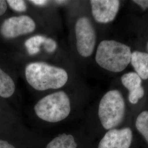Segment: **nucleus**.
I'll use <instances>...</instances> for the list:
<instances>
[{"mask_svg": "<svg viewBox=\"0 0 148 148\" xmlns=\"http://www.w3.org/2000/svg\"><path fill=\"white\" fill-rule=\"evenodd\" d=\"M55 2H57V3H63L64 2H65V1H56Z\"/></svg>", "mask_w": 148, "mask_h": 148, "instance_id": "nucleus-22", "label": "nucleus"}, {"mask_svg": "<svg viewBox=\"0 0 148 148\" xmlns=\"http://www.w3.org/2000/svg\"><path fill=\"white\" fill-rule=\"evenodd\" d=\"M34 110L37 116L45 121H61L70 112L69 97L63 90L46 95L37 102Z\"/></svg>", "mask_w": 148, "mask_h": 148, "instance_id": "nucleus-3", "label": "nucleus"}, {"mask_svg": "<svg viewBox=\"0 0 148 148\" xmlns=\"http://www.w3.org/2000/svg\"><path fill=\"white\" fill-rule=\"evenodd\" d=\"M77 144L71 134H61L54 138L46 148H76Z\"/></svg>", "mask_w": 148, "mask_h": 148, "instance_id": "nucleus-11", "label": "nucleus"}, {"mask_svg": "<svg viewBox=\"0 0 148 148\" xmlns=\"http://www.w3.org/2000/svg\"><path fill=\"white\" fill-rule=\"evenodd\" d=\"M132 137V132L130 128L111 129L101 139L98 148H130Z\"/></svg>", "mask_w": 148, "mask_h": 148, "instance_id": "nucleus-8", "label": "nucleus"}, {"mask_svg": "<svg viewBox=\"0 0 148 148\" xmlns=\"http://www.w3.org/2000/svg\"><path fill=\"white\" fill-rule=\"evenodd\" d=\"M144 95V90L143 87L141 86L137 90L129 92L128 99L131 103H132L133 104H135L137 103L139 99L143 98Z\"/></svg>", "mask_w": 148, "mask_h": 148, "instance_id": "nucleus-16", "label": "nucleus"}, {"mask_svg": "<svg viewBox=\"0 0 148 148\" xmlns=\"http://www.w3.org/2000/svg\"><path fill=\"white\" fill-rule=\"evenodd\" d=\"M90 3L94 19L100 23H108L114 21L120 5L117 0H91Z\"/></svg>", "mask_w": 148, "mask_h": 148, "instance_id": "nucleus-7", "label": "nucleus"}, {"mask_svg": "<svg viewBox=\"0 0 148 148\" xmlns=\"http://www.w3.org/2000/svg\"><path fill=\"white\" fill-rule=\"evenodd\" d=\"M133 2L140 6L144 10L148 8V0H135L133 1Z\"/></svg>", "mask_w": 148, "mask_h": 148, "instance_id": "nucleus-18", "label": "nucleus"}, {"mask_svg": "<svg viewBox=\"0 0 148 148\" xmlns=\"http://www.w3.org/2000/svg\"><path fill=\"white\" fill-rule=\"evenodd\" d=\"M34 4L38 5H45L48 2L46 0H33V1H30Z\"/></svg>", "mask_w": 148, "mask_h": 148, "instance_id": "nucleus-21", "label": "nucleus"}, {"mask_svg": "<svg viewBox=\"0 0 148 148\" xmlns=\"http://www.w3.org/2000/svg\"><path fill=\"white\" fill-rule=\"evenodd\" d=\"M43 45L45 49L48 53H52L54 52L57 47L56 41L51 38L46 37V39Z\"/></svg>", "mask_w": 148, "mask_h": 148, "instance_id": "nucleus-17", "label": "nucleus"}, {"mask_svg": "<svg viewBox=\"0 0 148 148\" xmlns=\"http://www.w3.org/2000/svg\"><path fill=\"white\" fill-rule=\"evenodd\" d=\"M131 48L114 40H104L98 46L95 60L103 69L119 73L126 68L131 62Z\"/></svg>", "mask_w": 148, "mask_h": 148, "instance_id": "nucleus-2", "label": "nucleus"}, {"mask_svg": "<svg viewBox=\"0 0 148 148\" xmlns=\"http://www.w3.org/2000/svg\"><path fill=\"white\" fill-rule=\"evenodd\" d=\"M76 47L80 56L88 57L94 51L96 42L95 30L90 19L83 16L75 24Z\"/></svg>", "mask_w": 148, "mask_h": 148, "instance_id": "nucleus-5", "label": "nucleus"}, {"mask_svg": "<svg viewBox=\"0 0 148 148\" xmlns=\"http://www.w3.org/2000/svg\"><path fill=\"white\" fill-rule=\"evenodd\" d=\"M35 28V23L30 16H12L3 21L1 27V33L5 38H12L30 34Z\"/></svg>", "mask_w": 148, "mask_h": 148, "instance_id": "nucleus-6", "label": "nucleus"}, {"mask_svg": "<svg viewBox=\"0 0 148 148\" xmlns=\"http://www.w3.org/2000/svg\"><path fill=\"white\" fill-rule=\"evenodd\" d=\"M7 3L14 11L19 12H25L27 10V5L25 1L22 0H8Z\"/></svg>", "mask_w": 148, "mask_h": 148, "instance_id": "nucleus-15", "label": "nucleus"}, {"mask_svg": "<svg viewBox=\"0 0 148 148\" xmlns=\"http://www.w3.org/2000/svg\"><path fill=\"white\" fill-rule=\"evenodd\" d=\"M125 113V101L119 90H110L102 97L99 105L98 115L105 129L111 130L120 125Z\"/></svg>", "mask_w": 148, "mask_h": 148, "instance_id": "nucleus-4", "label": "nucleus"}, {"mask_svg": "<svg viewBox=\"0 0 148 148\" xmlns=\"http://www.w3.org/2000/svg\"><path fill=\"white\" fill-rule=\"evenodd\" d=\"M25 74L29 84L37 90L58 89L63 87L68 79L64 69L42 62L29 64Z\"/></svg>", "mask_w": 148, "mask_h": 148, "instance_id": "nucleus-1", "label": "nucleus"}, {"mask_svg": "<svg viewBox=\"0 0 148 148\" xmlns=\"http://www.w3.org/2000/svg\"><path fill=\"white\" fill-rule=\"evenodd\" d=\"M136 126L148 143V111L142 112L137 117Z\"/></svg>", "mask_w": 148, "mask_h": 148, "instance_id": "nucleus-13", "label": "nucleus"}, {"mask_svg": "<svg viewBox=\"0 0 148 148\" xmlns=\"http://www.w3.org/2000/svg\"><path fill=\"white\" fill-rule=\"evenodd\" d=\"M16 86L11 77L0 68V96L9 98L13 95Z\"/></svg>", "mask_w": 148, "mask_h": 148, "instance_id": "nucleus-10", "label": "nucleus"}, {"mask_svg": "<svg viewBox=\"0 0 148 148\" xmlns=\"http://www.w3.org/2000/svg\"></svg>", "mask_w": 148, "mask_h": 148, "instance_id": "nucleus-23", "label": "nucleus"}, {"mask_svg": "<svg viewBox=\"0 0 148 148\" xmlns=\"http://www.w3.org/2000/svg\"><path fill=\"white\" fill-rule=\"evenodd\" d=\"M121 82L129 92L137 90L142 86V79L134 72L124 74L121 77Z\"/></svg>", "mask_w": 148, "mask_h": 148, "instance_id": "nucleus-12", "label": "nucleus"}, {"mask_svg": "<svg viewBox=\"0 0 148 148\" xmlns=\"http://www.w3.org/2000/svg\"><path fill=\"white\" fill-rule=\"evenodd\" d=\"M131 62L136 73L143 79H148V54L134 51L131 54Z\"/></svg>", "mask_w": 148, "mask_h": 148, "instance_id": "nucleus-9", "label": "nucleus"}, {"mask_svg": "<svg viewBox=\"0 0 148 148\" xmlns=\"http://www.w3.org/2000/svg\"><path fill=\"white\" fill-rule=\"evenodd\" d=\"M7 2L4 0H0V16L3 15L7 9Z\"/></svg>", "mask_w": 148, "mask_h": 148, "instance_id": "nucleus-19", "label": "nucleus"}, {"mask_svg": "<svg viewBox=\"0 0 148 148\" xmlns=\"http://www.w3.org/2000/svg\"><path fill=\"white\" fill-rule=\"evenodd\" d=\"M46 37L41 35H36L27 39L25 42L27 49L40 48L44 43Z\"/></svg>", "mask_w": 148, "mask_h": 148, "instance_id": "nucleus-14", "label": "nucleus"}, {"mask_svg": "<svg viewBox=\"0 0 148 148\" xmlns=\"http://www.w3.org/2000/svg\"><path fill=\"white\" fill-rule=\"evenodd\" d=\"M0 148H16L8 142L0 140Z\"/></svg>", "mask_w": 148, "mask_h": 148, "instance_id": "nucleus-20", "label": "nucleus"}]
</instances>
